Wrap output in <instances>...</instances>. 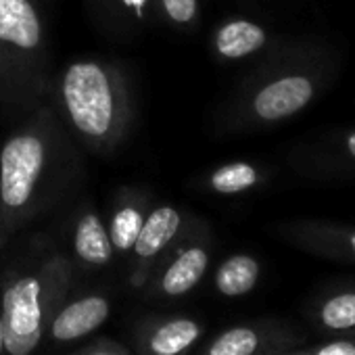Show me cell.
<instances>
[{
	"label": "cell",
	"mask_w": 355,
	"mask_h": 355,
	"mask_svg": "<svg viewBox=\"0 0 355 355\" xmlns=\"http://www.w3.org/2000/svg\"><path fill=\"white\" fill-rule=\"evenodd\" d=\"M0 144V218L5 236L57 209L80 187L82 146L51 107L40 105Z\"/></svg>",
	"instance_id": "obj_1"
},
{
	"label": "cell",
	"mask_w": 355,
	"mask_h": 355,
	"mask_svg": "<svg viewBox=\"0 0 355 355\" xmlns=\"http://www.w3.org/2000/svg\"><path fill=\"white\" fill-rule=\"evenodd\" d=\"M49 103L73 140L98 157L117 150L134 128V88L128 71L115 61L67 63L53 80Z\"/></svg>",
	"instance_id": "obj_2"
},
{
	"label": "cell",
	"mask_w": 355,
	"mask_h": 355,
	"mask_svg": "<svg viewBox=\"0 0 355 355\" xmlns=\"http://www.w3.org/2000/svg\"><path fill=\"white\" fill-rule=\"evenodd\" d=\"M53 80L38 0H0V105L21 119L49 103Z\"/></svg>",
	"instance_id": "obj_3"
},
{
	"label": "cell",
	"mask_w": 355,
	"mask_h": 355,
	"mask_svg": "<svg viewBox=\"0 0 355 355\" xmlns=\"http://www.w3.org/2000/svg\"><path fill=\"white\" fill-rule=\"evenodd\" d=\"M69 286L71 261L63 253H51L7 280L0 318L9 355H30L38 349Z\"/></svg>",
	"instance_id": "obj_4"
},
{
	"label": "cell",
	"mask_w": 355,
	"mask_h": 355,
	"mask_svg": "<svg viewBox=\"0 0 355 355\" xmlns=\"http://www.w3.org/2000/svg\"><path fill=\"white\" fill-rule=\"evenodd\" d=\"M324 88V69L313 63L278 59L243 84L226 125L230 130L261 128L284 121L309 107Z\"/></svg>",
	"instance_id": "obj_5"
},
{
	"label": "cell",
	"mask_w": 355,
	"mask_h": 355,
	"mask_svg": "<svg viewBox=\"0 0 355 355\" xmlns=\"http://www.w3.org/2000/svg\"><path fill=\"white\" fill-rule=\"evenodd\" d=\"M191 224L193 222L187 220L184 211H180L173 205H157L148 209L142 228L136 236V243L130 251L132 255L130 284L134 288L146 286L155 268L173 249V245L187 234Z\"/></svg>",
	"instance_id": "obj_6"
},
{
	"label": "cell",
	"mask_w": 355,
	"mask_h": 355,
	"mask_svg": "<svg viewBox=\"0 0 355 355\" xmlns=\"http://www.w3.org/2000/svg\"><path fill=\"white\" fill-rule=\"evenodd\" d=\"M209 259L211 255L207 241L197 236L195 228L191 226L187 234L161 259L146 284H150V291L159 297H184L205 278Z\"/></svg>",
	"instance_id": "obj_7"
},
{
	"label": "cell",
	"mask_w": 355,
	"mask_h": 355,
	"mask_svg": "<svg viewBox=\"0 0 355 355\" xmlns=\"http://www.w3.org/2000/svg\"><path fill=\"white\" fill-rule=\"evenodd\" d=\"M111 313L109 299L101 293H90L71 301H63L49 326V336L55 343H71L101 328Z\"/></svg>",
	"instance_id": "obj_8"
},
{
	"label": "cell",
	"mask_w": 355,
	"mask_h": 355,
	"mask_svg": "<svg viewBox=\"0 0 355 355\" xmlns=\"http://www.w3.org/2000/svg\"><path fill=\"white\" fill-rule=\"evenodd\" d=\"M94 24L115 38L138 36L157 19L155 0H86Z\"/></svg>",
	"instance_id": "obj_9"
},
{
	"label": "cell",
	"mask_w": 355,
	"mask_h": 355,
	"mask_svg": "<svg viewBox=\"0 0 355 355\" xmlns=\"http://www.w3.org/2000/svg\"><path fill=\"white\" fill-rule=\"evenodd\" d=\"M71 249L78 263L88 270L107 268L115 257L107 222L90 203H82L73 214Z\"/></svg>",
	"instance_id": "obj_10"
},
{
	"label": "cell",
	"mask_w": 355,
	"mask_h": 355,
	"mask_svg": "<svg viewBox=\"0 0 355 355\" xmlns=\"http://www.w3.org/2000/svg\"><path fill=\"white\" fill-rule=\"evenodd\" d=\"M203 326L193 318H165L150 322L140 336L144 355H184L201 338Z\"/></svg>",
	"instance_id": "obj_11"
},
{
	"label": "cell",
	"mask_w": 355,
	"mask_h": 355,
	"mask_svg": "<svg viewBox=\"0 0 355 355\" xmlns=\"http://www.w3.org/2000/svg\"><path fill=\"white\" fill-rule=\"evenodd\" d=\"M148 197L138 189H123L111 207L107 230L115 255H128L136 243L142 222L148 214Z\"/></svg>",
	"instance_id": "obj_12"
},
{
	"label": "cell",
	"mask_w": 355,
	"mask_h": 355,
	"mask_svg": "<svg viewBox=\"0 0 355 355\" xmlns=\"http://www.w3.org/2000/svg\"><path fill=\"white\" fill-rule=\"evenodd\" d=\"M268 42V30L245 17H232L220 24L211 36L214 53L224 61H241L253 57L259 51H263Z\"/></svg>",
	"instance_id": "obj_13"
},
{
	"label": "cell",
	"mask_w": 355,
	"mask_h": 355,
	"mask_svg": "<svg viewBox=\"0 0 355 355\" xmlns=\"http://www.w3.org/2000/svg\"><path fill=\"white\" fill-rule=\"evenodd\" d=\"M266 182V171L251 161H230L211 169L205 178V191L216 195H243Z\"/></svg>",
	"instance_id": "obj_14"
},
{
	"label": "cell",
	"mask_w": 355,
	"mask_h": 355,
	"mask_svg": "<svg viewBox=\"0 0 355 355\" xmlns=\"http://www.w3.org/2000/svg\"><path fill=\"white\" fill-rule=\"evenodd\" d=\"M259 280V261L251 255L236 253L220 263L214 284L224 297H243L255 288Z\"/></svg>",
	"instance_id": "obj_15"
},
{
	"label": "cell",
	"mask_w": 355,
	"mask_h": 355,
	"mask_svg": "<svg viewBox=\"0 0 355 355\" xmlns=\"http://www.w3.org/2000/svg\"><path fill=\"white\" fill-rule=\"evenodd\" d=\"M261 345L257 330L249 326H236L211 340L205 355H255Z\"/></svg>",
	"instance_id": "obj_16"
},
{
	"label": "cell",
	"mask_w": 355,
	"mask_h": 355,
	"mask_svg": "<svg viewBox=\"0 0 355 355\" xmlns=\"http://www.w3.org/2000/svg\"><path fill=\"white\" fill-rule=\"evenodd\" d=\"M159 19L178 30H193L199 24L201 0H155Z\"/></svg>",
	"instance_id": "obj_17"
},
{
	"label": "cell",
	"mask_w": 355,
	"mask_h": 355,
	"mask_svg": "<svg viewBox=\"0 0 355 355\" xmlns=\"http://www.w3.org/2000/svg\"><path fill=\"white\" fill-rule=\"evenodd\" d=\"M322 322L332 330L355 326V293H340L328 299L322 307Z\"/></svg>",
	"instance_id": "obj_18"
},
{
	"label": "cell",
	"mask_w": 355,
	"mask_h": 355,
	"mask_svg": "<svg viewBox=\"0 0 355 355\" xmlns=\"http://www.w3.org/2000/svg\"><path fill=\"white\" fill-rule=\"evenodd\" d=\"M71 355H130V351L123 345L113 343V340H96Z\"/></svg>",
	"instance_id": "obj_19"
},
{
	"label": "cell",
	"mask_w": 355,
	"mask_h": 355,
	"mask_svg": "<svg viewBox=\"0 0 355 355\" xmlns=\"http://www.w3.org/2000/svg\"><path fill=\"white\" fill-rule=\"evenodd\" d=\"M315 355H355V345L347 340H336L322 347Z\"/></svg>",
	"instance_id": "obj_20"
},
{
	"label": "cell",
	"mask_w": 355,
	"mask_h": 355,
	"mask_svg": "<svg viewBox=\"0 0 355 355\" xmlns=\"http://www.w3.org/2000/svg\"><path fill=\"white\" fill-rule=\"evenodd\" d=\"M343 150L349 159L355 161V130H349L345 136H343Z\"/></svg>",
	"instance_id": "obj_21"
},
{
	"label": "cell",
	"mask_w": 355,
	"mask_h": 355,
	"mask_svg": "<svg viewBox=\"0 0 355 355\" xmlns=\"http://www.w3.org/2000/svg\"><path fill=\"white\" fill-rule=\"evenodd\" d=\"M340 241L351 253V257L355 259V230H340Z\"/></svg>",
	"instance_id": "obj_22"
},
{
	"label": "cell",
	"mask_w": 355,
	"mask_h": 355,
	"mask_svg": "<svg viewBox=\"0 0 355 355\" xmlns=\"http://www.w3.org/2000/svg\"><path fill=\"white\" fill-rule=\"evenodd\" d=\"M5 351V332H3V318H0V355Z\"/></svg>",
	"instance_id": "obj_23"
},
{
	"label": "cell",
	"mask_w": 355,
	"mask_h": 355,
	"mask_svg": "<svg viewBox=\"0 0 355 355\" xmlns=\"http://www.w3.org/2000/svg\"><path fill=\"white\" fill-rule=\"evenodd\" d=\"M5 239V228H3V218H0V241Z\"/></svg>",
	"instance_id": "obj_24"
}]
</instances>
